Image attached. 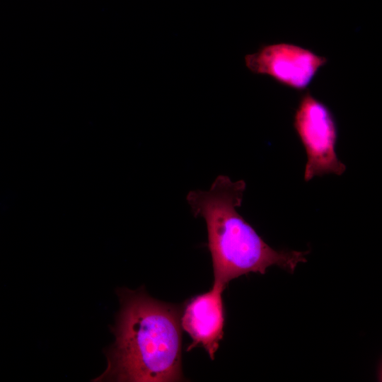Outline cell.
<instances>
[{"instance_id": "6da1fadb", "label": "cell", "mask_w": 382, "mask_h": 382, "mask_svg": "<svg viewBox=\"0 0 382 382\" xmlns=\"http://www.w3.org/2000/svg\"><path fill=\"white\" fill-rule=\"evenodd\" d=\"M120 310L108 366L94 381L170 382L183 379L179 306L151 297L143 288L117 290Z\"/></svg>"}, {"instance_id": "7a4b0ae2", "label": "cell", "mask_w": 382, "mask_h": 382, "mask_svg": "<svg viewBox=\"0 0 382 382\" xmlns=\"http://www.w3.org/2000/svg\"><path fill=\"white\" fill-rule=\"evenodd\" d=\"M245 188L244 180L219 175L208 190H191L186 196L194 216L206 223L213 284L224 289L236 278L251 272L263 274L273 265L293 272L306 262L308 253L276 250L263 241L237 211Z\"/></svg>"}, {"instance_id": "3957f363", "label": "cell", "mask_w": 382, "mask_h": 382, "mask_svg": "<svg viewBox=\"0 0 382 382\" xmlns=\"http://www.w3.org/2000/svg\"><path fill=\"white\" fill-rule=\"evenodd\" d=\"M294 128L306 153L304 180L316 176L342 175L346 166L338 158L335 146L337 127L330 109L309 91L300 98L294 116Z\"/></svg>"}, {"instance_id": "277c9868", "label": "cell", "mask_w": 382, "mask_h": 382, "mask_svg": "<svg viewBox=\"0 0 382 382\" xmlns=\"http://www.w3.org/2000/svg\"><path fill=\"white\" fill-rule=\"evenodd\" d=\"M328 62L303 47L285 42L265 45L245 57L248 69L267 75L277 83L296 91L305 90Z\"/></svg>"}, {"instance_id": "5b68a950", "label": "cell", "mask_w": 382, "mask_h": 382, "mask_svg": "<svg viewBox=\"0 0 382 382\" xmlns=\"http://www.w3.org/2000/svg\"><path fill=\"white\" fill-rule=\"evenodd\" d=\"M224 288L213 284L210 290L192 297L180 315L181 328L192 342L187 351L202 347L214 359L224 336L225 311L222 299Z\"/></svg>"}]
</instances>
